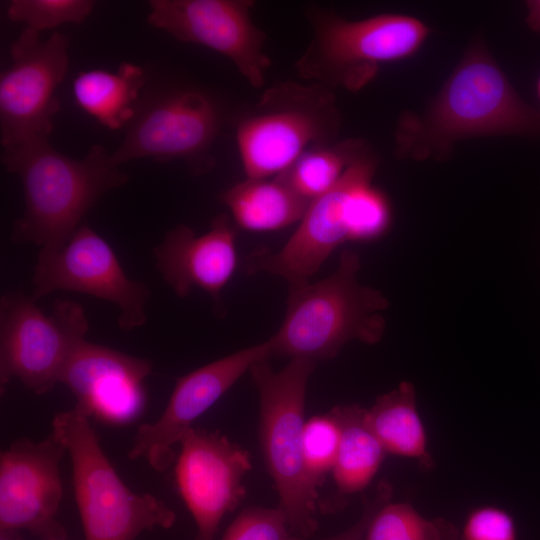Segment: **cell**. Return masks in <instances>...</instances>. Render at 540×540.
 <instances>
[{"instance_id": "603a6c76", "label": "cell", "mask_w": 540, "mask_h": 540, "mask_svg": "<svg viewBox=\"0 0 540 540\" xmlns=\"http://www.w3.org/2000/svg\"><path fill=\"white\" fill-rule=\"evenodd\" d=\"M369 147L365 140L358 138L313 146L275 177L312 201L331 189Z\"/></svg>"}, {"instance_id": "6da1fadb", "label": "cell", "mask_w": 540, "mask_h": 540, "mask_svg": "<svg viewBox=\"0 0 540 540\" xmlns=\"http://www.w3.org/2000/svg\"><path fill=\"white\" fill-rule=\"evenodd\" d=\"M505 135L540 137V112L520 97L484 39L475 36L425 109L399 115L394 154L446 161L461 140Z\"/></svg>"}, {"instance_id": "9a60e30c", "label": "cell", "mask_w": 540, "mask_h": 540, "mask_svg": "<svg viewBox=\"0 0 540 540\" xmlns=\"http://www.w3.org/2000/svg\"><path fill=\"white\" fill-rule=\"evenodd\" d=\"M271 356L268 339L180 377L161 416L138 426L129 459H144L156 471H165L174 461L173 445L180 442L192 423L255 363Z\"/></svg>"}, {"instance_id": "1f68e13d", "label": "cell", "mask_w": 540, "mask_h": 540, "mask_svg": "<svg viewBox=\"0 0 540 540\" xmlns=\"http://www.w3.org/2000/svg\"><path fill=\"white\" fill-rule=\"evenodd\" d=\"M536 93H537V98H538V102H539V108H537V109L540 112V74L538 76L537 83H536Z\"/></svg>"}, {"instance_id": "7402d4cb", "label": "cell", "mask_w": 540, "mask_h": 540, "mask_svg": "<svg viewBox=\"0 0 540 540\" xmlns=\"http://www.w3.org/2000/svg\"><path fill=\"white\" fill-rule=\"evenodd\" d=\"M365 411L357 404L336 406L330 411L340 428L339 450L332 470L340 496L367 487L386 455L366 423Z\"/></svg>"}, {"instance_id": "8fae6325", "label": "cell", "mask_w": 540, "mask_h": 540, "mask_svg": "<svg viewBox=\"0 0 540 540\" xmlns=\"http://www.w3.org/2000/svg\"><path fill=\"white\" fill-rule=\"evenodd\" d=\"M221 126V109L210 95L196 88L174 89L137 112L121 145L110 153V163L182 160L204 172L213 165L209 150Z\"/></svg>"}, {"instance_id": "277c9868", "label": "cell", "mask_w": 540, "mask_h": 540, "mask_svg": "<svg viewBox=\"0 0 540 540\" xmlns=\"http://www.w3.org/2000/svg\"><path fill=\"white\" fill-rule=\"evenodd\" d=\"M359 255L342 252L336 270L317 282L289 285L286 312L269 338L273 355L329 360L350 341L373 345L385 332L388 299L358 280Z\"/></svg>"}, {"instance_id": "52a82bcc", "label": "cell", "mask_w": 540, "mask_h": 540, "mask_svg": "<svg viewBox=\"0 0 540 540\" xmlns=\"http://www.w3.org/2000/svg\"><path fill=\"white\" fill-rule=\"evenodd\" d=\"M89 419L76 405L55 415L51 432L71 458L85 540H135L143 531L170 528L174 512L156 497L136 494L123 483Z\"/></svg>"}, {"instance_id": "ffe728a7", "label": "cell", "mask_w": 540, "mask_h": 540, "mask_svg": "<svg viewBox=\"0 0 540 540\" xmlns=\"http://www.w3.org/2000/svg\"><path fill=\"white\" fill-rule=\"evenodd\" d=\"M146 81L142 67L123 62L117 71L84 70L77 74L72 91L77 105L101 125L120 129L131 123L135 108Z\"/></svg>"}, {"instance_id": "4dcf8cb0", "label": "cell", "mask_w": 540, "mask_h": 540, "mask_svg": "<svg viewBox=\"0 0 540 540\" xmlns=\"http://www.w3.org/2000/svg\"><path fill=\"white\" fill-rule=\"evenodd\" d=\"M0 540H24L17 530L0 529Z\"/></svg>"}, {"instance_id": "44dd1931", "label": "cell", "mask_w": 540, "mask_h": 540, "mask_svg": "<svg viewBox=\"0 0 540 540\" xmlns=\"http://www.w3.org/2000/svg\"><path fill=\"white\" fill-rule=\"evenodd\" d=\"M365 420L386 453L416 459L424 470L434 467L412 383L402 382L396 389L379 396L373 406L366 409Z\"/></svg>"}, {"instance_id": "d6a6232c", "label": "cell", "mask_w": 540, "mask_h": 540, "mask_svg": "<svg viewBox=\"0 0 540 540\" xmlns=\"http://www.w3.org/2000/svg\"><path fill=\"white\" fill-rule=\"evenodd\" d=\"M47 540H66V536L65 535L53 536Z\"/></svg>"}, {"instance_id": "cb8c5ba5", "label": "cell", "mask_w": 540, "mask_h": 540, "mask_svg": "<svg viewBox=\"0 0 540 540\" xmlns=\"http://www.w3.org/2000/svg\"><path fill=\"white\" fill-rule=\"evenodd\" d=\"M459 529L445 518L428 519L407 502L388 501L374 514L364 540H459Z\"/></svg>"}, {"instance_id": "7a4b0ae2", "label": "cell", "mask_w": 540, "mask_h": 540, "mask_svg": "<svg viewBox=\"0 0 540 540\" xmlns=\"http://www.w3.org/2000/svg\"><path fill=\"white\" fill-rule=\"evenodd\" d=\"M109 156L103 146L94 145L83 159H73L51 146L48 137L3 148L2 163L19 176L25 200L11 241L32 243L41 251L62 248L97 201L128 181Z\"/></svg>"}, {"instance_id": "d6986e66", "label": "cell", "mask_w": 540, "mask_h": 540, "mask_svg": "<svg viewBox=\"0 0 540 540\" xmlns=\"http://www.w3.org/2000/svg\"><path fill=\"white\" fill-rule=\"evenodd\" d=\"M236 226L268 232L300 222L311 201L277 177L246 178L220 196Z\"/></svg>"}, {"instance_id": "f546056e", "label": "cell", "mask_w": 540, "mask_h": 540, "mask_svg": "<svg viewBox=\"0 0 540 540\" xmlns=\"http://www.w3.org/2000/svg\"><path fill=\"white\" fill-rule=\"evenodd\" d=\"M525 22L530 30L540 34V0H528L525 2Z\"/></svg>"}, {"instance_id": "83f0119b", "label": "cell", "mask_w": 540, "mask_h": 540, "mask_svg": "<svg viewBox=\"0 0 540 540\" xmlns=\"http://www.w3.org/2000/svg\"><path fill=\"white\" fill-rule=\"evenodd\" d=\"M459 540H517L513 518L497 507L477 508L467 517Z\"/></svg>"}, {"instance_id": "ac0fdd59", "label": "cell", "mask_w": 540, "mask_h": 540, "mask_svg": "<svg viewBox=\"0 0 540 540\" xmlns=\"http://www.w3.org/2000/svg\"><path fill=\"white\" fill-rule=\"evenodd\" d=\"M236 237L237 226L227 214L215 216L201 235L179 224L154 248L156 268L178 297L188 296L194 287L207 292L222 316V291L238 264Z\"/></svg>"}, {"instance_id": "9c48e42d", "label": "cell", "mask_w": 540, "mask_h": 540, "mask_svg": "<svg viewBox=\"0 0 540 540\" xmlns=\"http://www.w3.org/2000/svg\"><path fill=\"white\" fill-rule=\"evenodd\" d=\"M84 308L71 299H57L50 314L23 292L0 300V390L18 379L37 395L60 383L71 357L86 339Z\"/></svg>"}, {"instance_id": "4fadbf2b", "label": "cell", "mask_w": 540, "mask_h": 540, "mask_svg": "<svg viewBox=\"0 0 540 540\" xmlns=\"http://www.w3.org/2000/svg\"><path fill=\"white\" fill-rule=\"evenodd\" d=\"M251 0H152L148 23L178 41L228 58L254 88L265 83L271 59L266 34L252 20Z\"/></svg>"}, {"instance_id": "2e32d148", "label": "cell", "mask_w": 540, "mask_h": 540, "mask_svg": "<svg viewBox=\"0 0 540 540\" xmlns=\"http://www.w3.org/2000/svg\"><path fill=\"white\" fill-rule=\"evenodd\" d=\"M65 446L51 433L20 439L0 456V529L31 531L41 540L65 535L55 520L62 498L60 461Z\"/></svg>"}, {"instance_id": "7c38bea8", "label": "cell", "mask_w": 540, "mask_h": 540, "mask_svg": "<svg viewBox=\"0 0 540 540\" xmlns=\"http://www.w3.org/2000/svg\"><path fill=\"white\" fill-rule=\"evenodd\" d=\"M33 301L58 290L87 294L119 309L118 326L129 332L146 323L148 286L130 279L111 246L81 224L68 242L55 251L39 250L32 279Z\"/></svg>"}, {"instance_id": "8992f818", "label": "cell", "mask_w": 540, "mask_h": 540, "mask_svg": "<svg viewBox=\"0 0 540 540\" xmlns=\"http://www.w3.org/2000/svg\"><path fill=\"white\" fill-rule=\"evenodd\" d=\"M341 113L334 90L315 82H277L236 123L246 178H271L313 146L337 141Z\"/></svg>"}, {"instance_id": "ba28073f", "label": "cell", "mask_w": 540, "mask_h": 540, "mask_svg": "<svg viewBox=\"0 0 540 540\" xmlns=\"http://www.w3.org/2000/svg\"><path fill=\"white\" fill-rule=\"evenodd\" d=\"M313 360L293 358L280 371L267 360L250 368L260 403L259 436L265 464L279 494L289 529L307 538L317 528V489L303 463L304 408Z\"/></svg>"}, {"instance_id": "e0dca14e", "label": "cell", "mask_w": 540, "mask_h": 540, "mask_svg": "<svg viewBox=\"0 0 540 540\" xmlns=\"http://www.w3.org/2000/svg\"><path fill=\"white\" fill-rule=\"evenodd\" d=\"M152 364L144 358L85 340L68 362L60 383L88 414L112 424L136 419L145 404L144 379Z\"/></svg>"}, {"instance_id": "5bb4252c", "label": "cell", "mask_w": 540, "mask_h": 540, "mask_svg": "<svg viewBox=\"0 0 540 540\" xmlns=\"http://www.w3.org/2000/svg\"><path fill=\"white\" fill-rule=\"evenodd\" d=\"M175 466L179 493L197 525L196 540H214L219 523L244 497L249 454L219 432L190 427Z\"/></svg>"}, {"instance_id": "4316f807", "label": "cell", "mask_w": 540, "mask_h": 540, "mask_svg": "<svg viewBox=\"0 0 540 540\" xmlns=\"http://www.w3.org/2000/svg\"><path fill=\"white\" fill-rule=\"evenodd\" d=\"M289 530L280 507H249L236 517L221 540H297Z\"/></svg>"}, {"instance_id": "d4e9b609", "label": "cell", "mask_w": 540, "mask_h": 540, "mask_svg": "<svg viewBox=\"0 0 540 540\" xmlns=\"http://www.w3.org/2000/svg\"><path fill=\"white\" fill-rule=\"evenodd\" d=\"M340 444V428L329 412L314 416L303 429V463L311 484L317 489L327 473L332 472Z\"/></svg>"}, {"instance_id": "484cf974", "label": "cell", "mask_w": 540, "mask_h": 540, "mask_svg": "<svg viewBox=\"0 0 540 540\" xmlns=\"http://www.w3.org/2000/svg\"><path fill=\"white\" fill-rule=\"evenodd\" d=\"M94 6L90 0H13L7 8V16L40 33L65 23H82Z\"/></svg>"}, {"instance_id": "3957f363", "label": "cell", "mask_w": 540, "mask_h": 540, "mask_svg": "<svg viewBox=\"0 0 540 540\" xmlns=\"http://www.w3.org/2000/svg\"><path fill=\"white\" fill-rule=\"evenodd\" d=\"M377 166L378 156L370 146L331 189L310 202L282 248L261 249L247 257V272L282 277L289 285L306 282L343 243L383 235L392 211L386 195L372 185Z\"/></svg>"}, {"instance_id": "5b68a950", "label": "cell", "mask_w": 540, "mask_h": 540, "mask_svg": "<svg viewBox=\"0 0 540 540\" xmlns=\"http://www.w3.org/2000/svg\"><path fill=\"white\" fill-rule=\"evenodd\" d=\"M305 13L312 36L295 70L307 82L332 90H362L381 66L416 54L430 34L422 20L406 14L350 20L316 6Z\"/></svg>"}, {"instance_id": "f1b7e54d", "label": "cell", "mask_w": 540, "mask_h": 540, "mask_svg": "<svg viewBox=\"0 0 540 540\" xmlns=\"http://www.w3.org/2000/svg\"><path fill=\"white\" fill-rule=\"evenodd\" d=\"M392 486L387 481H381L373 494V497L365 502V507L359 521L341 534L318 540H364L370 520L385 503L390 501ZM297 540H310L298 536Z\"/></svg>"}, {"instance_id": "30bf717a", "label": "cell", "mask_w": 540, "mask_h": 540, "mask_svg": "<svg viewBox=\"0 0 540 540\" xmlns=\"http://www.w3.org/2000/svg\"><path fill=\"white\" fill-rule=\"evenodd\" d=\"M69 37L24 27L10 48L11 63L0 75L2 148L48 137L60 109L55 97L69 66Z\"/></svg>"}]
</instances>
